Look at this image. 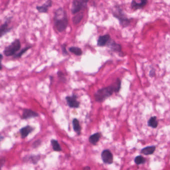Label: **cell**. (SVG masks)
<instances>
[{
    "mask_svg": "<svg viewBox=\"0 0 170 170\" xmlns=\"http://www.w3.org/2000/svg\"><path fill=\"white\" fill-rule=\"evenodd\" d=\"M66 100L70 108H77L79 107L80 102L77 101V97L76 95L67 96L66 97Z\"/></svg>",
    "mask_w": 170,
    "mask_h": 170,
    "instance_id": "obj_9",
    "label": "cell"
},
{
    "mask_svg": "<svg viewBox=\"0 0 170 170\" xmlns=\"http://www.w3.org/2000/svg\"><path fill=\"white\" fill-rule=\"evenodd\" d=\"M29 159H30L31 162L32 163L36 164L38 163V161L40 159V157H39V156H31L29 158Z\"/></svg>",
    "mask_w": 170,
    "mask_h": 170,
    "instance_id": "obj_24",
    "label": "cell"
},
{
    "mask_svg": "<svg viewBox=\"0 0 170 170\" xmlns=\"http://www.w3.org/2000/svg\"><path fill=\"white\" fill-rule=\"evenodd\" d=\"M121 84V80L117 79L116 81L111 85L98 89L94 95L95 101L97 102H102L111 96L114 92L119 91Z\"/></svg>",
    "mask_w": 170,
    "mask_h": 170,
    "instance_id": "obj_1",
    "label": "cell"
},
{
    "mask_svg": "<svg viewBox=\"0 0 170 170\" xmlns=\"http://www.w3.org/2000/svg\"><path fill=\"white\" fill-rule=\"evenodd\" d=\"M72 126L74 128V131L78 135L81 134V127L80 126L79 121L76 118H74L72 120Z\"/></svg>",
    "mask_w": 170,
    "mask_h": 170,
    "instance_id": "obj_15",
    "label": "cell"
},
{
    "mask_svg": "<svg viewBox=\"0 0 170 170\" xmlns=\"http://www.w3.org/2000/svg\"><path fill=\"white\" fill-rule=\"evenodd\" d=\"M101 157L104 163L106 164H111L113 163V155L109 150L105 149L103 150L101 153Z\"/></svg>",
    "mask_w": 170,
    "mask_h": 170,
    "instance_id": "obj_8",
    "label": "cell"
},
{
    "mask_svg": "<svg viewBox=\"0 0 170 170\" xmlns=\"http://www.w3.org/2000/svg\"><path fill=\"white\" fill-rule=\"evenodd\" d=\"M156 150V147L154 146H148L144 148L141 151V153L144 154L145 155H150L154 153Z\"/></svg>",
    "mask_w": 170,
    "mask_h": 170,
    "instance_id": "obj_16",
    "label": "cell"
},
{
    "mask_svg": "<svg viewBox=\"0 0 170 170\" xmlns=\"http://www.w3.org/2000/svg\"><path fill=\"white\" fill-rule=\"evenodd\" d=\"M155 75V70L153 69L152 70H150V73H149V75L151 77H153Z\"/></svg>",
    "mask_w": 170,
    "mask_h": 170,
    "instance_id": "obj_29",
    "label": "cell"
},
{
    "mask_svg": "<svg viewBox=\"0 0 170 170\" xmlns=\"http://www.w3.org/2000/svg\"><path fill=\"white\" fill-rule=\"evenodd\" d=\"M13 19V16H9L7 18V19L5 20V22L1 25L0 27V37L2 38L4 36L10 33L11 30H13V27L9 26V24L11 22V19Z\"/></svg>",
    "mask_w": 170,
    "mask_h": 170,
    "instance_id": "obj_5",
    "label": "cell"
},
{
    "mask_svg": "<svg viewBox=\"0 0 170 170\" xmlns=\"http://www.w3.org/2000/svg\"><path fill=\"white\" fill-rule=\"evenodd\" d=\"M87 6L84 5L80 0H73L71 9V12L72 15H75L79 13L82 10L87 8Z\"/></svg>",
    "mask_w": 170,
    "mask_h": 170,
    "instance_id": "obj_6",
    "label": "cell"
},
{
    "mask_svg": "<svg viewBox=\"0 0 170 170\" xmlns=\"http://www.w3.org/2000/svg\"><path fill=\"white\" fill-rule=\"evenodd\" d=\"M51 142L54 151L56 152H61L62 151V148L57 140L55 139H51Z\"/></svg>",
    "mask_w": 170,
    "mask_h": 170,
    "instance_id": "obj_19",
    "label": "cell"
},
{
    "mask_svg": "<svg viewBox=\"0 0 170 170\" xmlns=\"http://www.w3.org/2000/svg\"><path fill=\"white\" fill-rule=\"evenodd\" d=\"M52 0H46L43 5L37 6L36 9L39 13H47L49 8L52 7Z\"/></svg>",
    "mask_w": 170,
    "mask_h": 170,
    "instance_id": "obj_10",
    "label": "cell"
},
{
    "mask_svg": "<svg viewBox=\"0 0 170 170\" xmlns=\"http://www.w3.org/2000/svg\"><path fill=\"white\" fill-rule=\"evenodd\" d=\"M84 13L81 12L75 14L74 16H73L72 19V23L74 25H77L81 22L84 18Z\"/></svg>",
    "mask_w": 170,
    "mask_h": 170,
    "instance_id": "obj_17",
    "label": "cell"
},
{
    "mask_svg": "<svg viewBox=\"0 0 170 170\" xmlns=\"http://www.w3.org/2000/svg\"><path fill=\"white\" fill-rule=\"evenodd\" d=\"M107 47L109 48L111 51L114 52H117L120 56H123L124 54L122 51V46L121 44L116 43L113 39H110L106 45Z\"/></svg>",
    "mask_w": 170,
    "mask_h": 170,
    "instance_id": "obj_7",
    "label": "cell"
},
{
    "mask_svg": "<svg viewBox=\"0 0 170 170\" xmlns=\"http://www.w3.org/2000/svg\"><path fill=\"white\" fill-rule=\"evenodd\" d=\"M69 51L72 53L73 54H75L76 56H81L82 54L83 51L81 49L79 48L78 46H70L69 48Z\"/></svg>",
    "mask_w": 170,
    "mask_h": 170,
    "instance_id": "obj_18",
    "label": "cell"
},
{
    "mask_svg": "<svg viewBox=\"0 0 170 170\" xmlns=\"http://www.w3.org/2000/svg\"><path fill=\"white\" fill-rule=\"evenodd\" d=\"M54 23L56 29L59 33L66 31L69 26L67 13L64 9L59 7L54 11Z\"/></svg>",
    "mask_w": 170,
    "mask_h": 170,
    "instance_id": "obj_2",
    "label": "cell"
},
{
    "mask_svg": "<svg viewBox=\"0 0 170 170\" xmlns=\"http://www.w3.org/2000/svg\"><path fill=\"white\" fill-rule=\"evenodd\" d=\"M140 3L141 6L143 7V8H144L146 5H147L148 3V0H140Z\"/></svg>",
    "mask_w": 170,
    "mask_h": 170,
    "instance_id": "obj_28",
    "label": "cell"
},
{
    "mask_svg": "<svg viewBox=\"0 0 170 170\" xmlns=\"http://www.w3.org/2000/svg\"><path fill=\"white\" fill-rule=\"evenodd\" d=\"M101 137L100 133H96L91 135L89 138V142L93 145H96Z\"/></svg>",
    "mask_w": 170,
    "mask_h": 170,
    "instance_id": "obj_14",
    "label": "cell"
},
{
    "mask_svg": "<svg viewBox=\"0 0 170 170\" xmlns=\"http://www.w3.org/2000/svg\"><path fill=\"white\" fill-rule=\"evenodd\" d=\"M131 8L132 9V10H134V11H136V10L143 9L142 6H141L140 4L136 2L135 0H132V1L131 2Z\"/></svg>",
    "mask_w": 170,
    "mask_h": 170,
    "instance_id": "obj_22",
    "label": "cell"
},
{
    "mask_svg": "<svg viewBox=\"0 0 170 170\" xmlns=\"http://www.w3.org/2000/svg\"><path fill=\"white\" fill-rule=\"evenodd\" d=\"M111 36L109 34H105L99 36L97 41V45L99 47L106 46L107 43L111 39Z\"/></svg>",
    "mask_w": 170,
    "mask_h": 170,
    "instance_id": "obj_12",
    "label": "cell"
},
{
    "mask_svg": "<svg viewBox=\"0 0 170 170\" xmlns=\"http://www.w3.org/2000/svg\"><path fill=\"white\" fill-rule=\"evenodd\" d=\"M80 1L83 3L84 5L87 6V3H89V0H80Z\"/></svg>",
    "mask_w": 170,
    "mask_h": 170,
    "instance_id": "obj_30",
    "label": "cell"
},
{
    "mask_svg": "<svg viewBox=\"0 0 170 170\" xmlns=\"http://www.w3.org/2000/svg\"><path fill=\"white\" fill-rule=\"evenodd\" d=\"M32 48L31 46H28L25 48H23V49H21L20 51L19 52H17L16 54L14 56V59H19L21 58L23 56V54H25L27 51H29V49H31Z\"/></svg>",
    "mask_w": 170,
    "mask_h": 170,
    "instance_id": "obj_20",
    "label": "cell"
},
{
    "mask_svg": "<svg viewBox=\"0 0 170 170\" xmlns=\"http://www.w3.org/2000/svg\"><path fill=\"white\" fill-rule=\"evenodd\" d=\"M90 167H89V166H86V167H85V168H84V170H87V169H89V170H90Z\"/></svg>",
    "mask_w": 170,
    "mask_h": 170,
    "instance_id": "obj_31",
    "label": "cell"
},
{
    "mask_svg": "<svg viewBox=\"0 0 170 170\" xmlns=\"http://www.w3.org/2000/svg\"><path fill=\"white\" fill-rule=\"evenodd\" d=\"M148 125L149 127L156 128L158 125V122L157 121V117L156 116H153L148 120Z\"/></svg>",
    "mask_w": 170,
    "mask_h": 170,
    "instance_id": "obj_21",
    "label": "cell"
},
{
    "mask_svg": "<svg viewBox=\"0 0 170 170\" xmlns=\"http://www.w3.org/2000/svg\"><path fill=\"white\" fill-rule=\"evenodd\" d=\"M66 44H64L61 45V51H62V54L63 56H66L69 55V52L67 51V49H66Z\"/></svg>",
    "mask_w": 170,
    "mask_h": 170,
    "instance_id": "obj_25",
    "label": "cell"
},
{
    "mask_svg": "<svg viewBox=\"0 0 170 170\" xmlns=\"http://www.w3.org/2000/svg\"><path fill=\"white\" fill-rule=\"evenodd\" d=\"M112 14L119 21L120 25L124 28L129 26L132 21V18H128L119 5H115L111 10Z\"/></svg>",
    "mask_w": 170,
    "mask_h": 170,
    "instance_id": "obj_3",
    "label": "cell"
},
{
    "mask_svg": "<svg viewBox=\"0 0 170 170\" xmlns=\"http://www.w3.org/2000/svg\"><path fill=\"white\" fill-rule=\"evenodd\" d=\"M39 116V114L35 111L29 109L23 110L21 118L23 119H28L30 118H36Z\"/></svg>",
    "mask_w": 170,
    "mask_h": 170,
    "instance_id": "obj_11",
    "label": "cell"
},
{
    "mask_svg": "<svg viewBox=\"0 0 170 170\" xmlns=\"http://www.w3.org/2000/svg\"><path fill=\"white\" fill-rule=\"evenodd\" d=\"M21 41L18 39H16L11 42L10 45L5 48L3 51V54L6 56H14L21 49Z\"/></svg>",
    "mask_w": 170,
    "mask_h": 170,
    "instance_id": "obj_4",
    "label": "cell"
},
{
    "mask_svg": "<svg viewBox=\"0 0 170 170\" xmlns=\"http://www.w3.org/2000/svg\"><path fill=\"white\" fill-rule=\"evenodd\" d=\"M41 141L40 140H38L36 141H34V142L33 143V148H36L39 147L40 145L41 144Z\"/></svg>",
    "mask_w": 170,
    "mask_h": 170,
    "instance_id": "obj_27",
    "label": "cell"
},
{
    "mask_svg": "<svg viewBox=\"0 0 170 170\" xmlns=\"http://www.w3.org/2000/svg\"><path fill=\"white\" fill-rule=\"evenodd\" d=\"M3 59V55L2 54H1V62H2Z\"/></svg>",
    "mask_w": 170,
    "mask_h": 170,
    "instance_id": "obj_32",
    "label": "cell"
},
{
    "mask_svg": "<svg viewBox=\"0 0 170 170\" xmlns=\"http://www.w3.org/2000/svg\"><path fill=\"white\" fill-rule=\"evenodd\" d=\"M134 161L135 162V163L137 165H140V164H143L145 163L146 160L144 159V157L141 156H138L135 158Z\"/></svg>",
    "mask_w": 170,
    "mask_h": 170,
    "instance_id": "obj_23",
    "label": "cell"
},
{
    "mask_svg": "<svg viewBox=\"0 0 170 170\" xmlns=\"http://www.w3.org/2000/svg\"><path fill=\"white\" fill-rule=\"evenodd\" d=\"M34 128L30 125H27L26 127L21 128L20 129V134L21 135V137L22 139H25L27 136H29V135L31 133L34 131Z\"/></svg>",
    "mask_w": 170,
    "mask_h": 170,
    "instance_id": "obj_13",
    "label": "cell"
},
{
    "mask_svg": "<svg viewBox=\"0 0 170 170\" xmlns=\"http://www.w3.org/2000/svg\"><path fill=\"white\" fill-rule=\"evenodd\" d=\"M57 74L58 77L61 79V81H62L63 82L66 81V79L65 76H64V74L62 71H58L57 72Z\"/></svg>",
    "mask_w": 170,
    "mask_h": 170,
    "instance_id": "obj_26",
    "label": "cell"
}]
</instances>
